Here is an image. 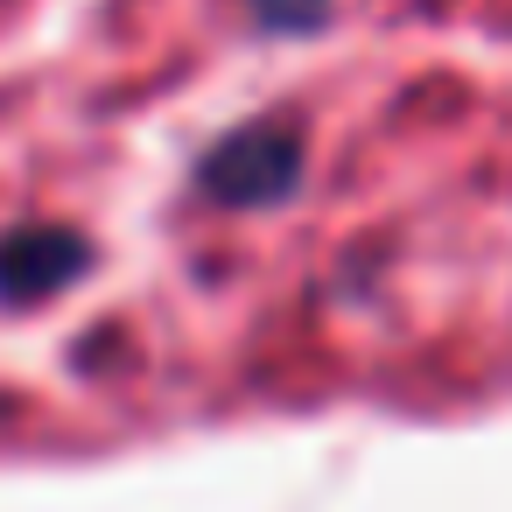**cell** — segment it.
Listing matches in <instances>:
<instances>
[{
    "mask_svg": "<svg viewBox=\"0 0 512 512\" xmlns=\"http://www.w3.org/2000/svg\"><path fill=\"white\" fill-rule=\"evenodd\" d=\"M302 162H309L302 127H295L288 113H267V120L232 127V134L197 162V190H204L211 204H225V211H274V204L295 197Z\"/></svg>",
    "mask_w": 512,
    "mask_h": 512,
    "instance_id": "obj_1",
    "label": "cell"
},
{
    "mask_svg": "<svg viewBox=\"0 0 512 512\" xmlns=\"http://www.w3.org/2000/svg\"><path fill=\"white\" fill-rule=\"evenodd\" d=\"M92 267V239L71 225H15L0 232V302H50Z\"/></svg>",
    "mask_w": 512,
    "mask_h": 512,
    "instance_id": "obj_2",
    "label": "cell"
},
{
    "mask_svg": "<svg viewBox=\"0 0 512 512\" xmlns=\"http://www.w3.org/2000/svg\"><path fill=\"white\" fill-rule=\"evenodd\" d=\"M330 8L337 0H246L253 29H267V36H316L330 22Z\"/></svg>",
    "mask_w": 512,
    "mask_h": 512,
    "instance_id": "obj_3",
    "label": "cell"
}]
</instances>
